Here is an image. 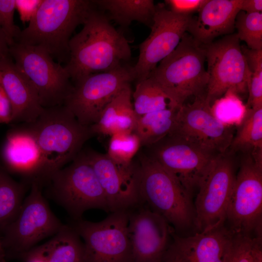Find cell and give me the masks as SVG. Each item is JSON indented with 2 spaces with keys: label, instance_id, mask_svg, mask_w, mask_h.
I'll return each instance as SVG.
<instances>
[{
  "label": "cell",
  "instance_id": "6da1fadb",
  "mask_svg": "<svg viewBox=\"0 0 262 262\" xmlns=\"http://www.w3.org/2000/svg\"><path fill=\"white\" fill-rule=\"evenodd\" d=\"M82 25L70 40L69 58L64 66L72 82L112 70L130 59L128 40L95 4Z\"/></svg>",
  "mask_w": 262,
  "mask_h": 262
},
{
  "label": "cell",
  "instance_id": "7a4b0ae2",
  "mask_svg": "<svg viewBox=\"0 0 262 262\" xmlns=\"http://www.w3.org/2000/svg\"><path fill=\"white\" fill-rule=\"evenodd\" d=\"M32 132L41 154L44 186L52 174L72 162L94 133L65 105L44 108L33 122Z\"/></svg>",
  "mask_w": 262,
  "mask_h": 262
},
{
  "label": "cell",
  "instance_id": "3957f363",
  "mask_svg": "<svg viewBox=\"0 0 262 262\" xmlns=\"http://www.w3.org/2000/svg\"><path fill=\"white\" fill-rule=\"evenodd\" d=\"M95 7L93 0H43L37 13L16 42L39 47L57 62L67 63L69 41Z\"/></svg>",
  "mask_w": 262,
  "mask_h": 262
},
{
  "label": "cell",
  "instance_id": "277c9868",
  "mask_svg": "<svg viewBox=\"0 0 262 262\" xmlns=\"http://www.w3.org/2000/svg\"><path fill=\"white\" fill-rule=\"evenodd\" d=\"M204 47L186 32L175 49L161 61L150 78L179 108L187 98L205 94L208 75Z\"/></svg>",
  "mask_w": 262,
  "mask_h": 262
},
{
  "label": "cell",
  "instance_id": "5b68a950",
  "mask_svg": "<svg viewBox=\"0 0 262 262\" xmlns=\"http://www.w3.org/2000/svg\"><path fill=\"white\" fill-rule=\"evenodd\" d=\"M138 187L142 203L164 217L173 229L194 224L191 196L152 156L142 155L137 163Z\"/></svg>",
  "mask_w": 262,
  "mask_h": 262
},
{
  "label": "cell",
  "instance_id": "8992f818",
  "mask_svg": "<svg viewBox=\"0 0 262 262\" xmlns=\"http://www.w3.org/2000/svg\"><path fill=\"white\" fill-rule=\"evenodd\" d=\"M46 185L51 196L74 221L90 209L110 212L105 193L84 152L54 173Z\"/></svg>",
  "mask_w": 262,
  "mask_h": 262
},
{
  "label": "cell",
  "instance_id": "52a82bcc",
  "mask_svg": "<svg viewBox=\"0 0 262 262\" xmlns=\"http://www.w3.org/2000/svg\"><path fill=\"white\" fill-rule=\"evenodd\" d=\"M16 218L0 239L4 257L22 256L43 239L54 236L64 226L51 212L43 195L42 187L33 183Z\"/></svg>",
  "mask_w": 262,
  "mask_h": 262
},
{
  "label": "cell",
  "instance_id": "ba28073f",
  "mask_svg": "<svg viewBox=\"0 0 262 262\" xmlns=\"http://www.w3.org/2000/svg\"><path fill=\"white\" fill-rule=\"evenodd\" d=\"M207 62L206 101L211 106L228 92L238 95L247 91L251 72L236 33L203 45Z\"/></svg>",
  "mask_w": 262,
  "mask_h": 262
},
{
  "label": "cell",
  "instance_id": "9c48e42d",
  "mask_svg": "<svg viewBox=\"0 0 262 262\" xmlns=\"http://www.w3.org/2000/svg\"><path fill=\"white\" fill-rule=\"evenodd\" d=\"M9 53L34 87L44 108L64 105L73 88L65 66L44 49L19 42L9 47Z\"/></svg>",
  "mask_w": 262,
  "mask_h": 262
},
{
  "label": "cell",
  "instance_id": "30bf717a",
  "mask_svg": "<svg viewBox=\"0 0 262 262\" xmlns=\"http://www.w3.org/2000/svg\"><path fill=\"white\" fill-rule=\"evenodd\" d=\"M128 211L111 212L97 222L81 219L70 225L83 244L82 262H132Z\"/></svg>",
  "mask_w": 262,
  "mask_h": 262
},
{
  "label": "cell",
  "instance_id": "8fae6325",
  "mask_svg": "<svg viewBox=\"0 0 262 262\" xmlns=\"http://www.w3.org/2000/svg\"><path fill=\"white\" fill-rule=\"evenodd\" d=\"M133 80L131 67L123 65L90 74L74 82L64 105L82 124L91 126L113 98Z\"/></svg>",
  "mask_w": 262,
  "mask_h": 262
},
{
  "label": "cell",
  "instance_id": "7c38bea8",
  "mask_svg": "<svg viewBox=\"0 0 262 262\" xmlns=\"http://www.w3.org/2000/svg\"><path fill=\"white\" fill-rule=\"evenodd\" d=\"M168 136L219 154L229 149L234 136L232 127L223 125L213 115L204 94L178 109Z\"/></svg>",
  "mask_w": 262,
  "mask_h": 262
},
{
  "label": "cell",
  "instance_id": "4fadbf2b",
  "mask_svg": "<svg viewBox=\"0 0 262 262\" xmlns=\"http://www.w3.org/2000/svg\"><path fill=\"white\" fill-rule=\"evenodd\" d=\"M262 163L249 154L242 160L229 202L226 220L235 233L262 235Z\"/></svg>",
  "mask_w": 262,
  "mask_h": 262
},
{
  "label": "cell",
  "instance_id": "5bb4252c",
  "mask_svg": "<svg viewBox=\"0 0 262 262\" xmlns=\"http://www.w3.org/2000/svg\"><path fill=\"white\" fill-rule=\"evenodd\" d=\"M235 176L231 156L218 154L198 189L193 224L197 232L224 225Z\"/></svg>",
  "mask_w": 262,
  "mask_h": 262
},
{
  "label": "cell",
  "instance_id": "9a60e30c",
  "mask_svg": "<svg viewBox=\"0 0 262 262\" xmlns=\"http://www.w3.org/2000/svg\"><path fill=\"white\" fill-rule=\"evenodd\" d=\"M193 16L173 13L164 3L156 5L151 32L139 45V55L131 67L134 80L139 82L147 78L158 64L177 47Z\"/></svg>",
  "mask_w": 262,
  "mask_h": 262
},
{
  "label": "cell",
  "instance_id": "2e32d148",
  "mask_svg": "<svg viewBox=\"0 0 262 262\" xmlns=\"http://www.w3.org/2000/svg\"><path fill=\"white\" fill-rule=\"evenodd\" d=\"M153 156L191 196L211 170L216 157L194 145L169 137Z\"/></svg>",
  "mask_w": 262,
  "mask_h": 262
},
{
  "label": "cell",
  "instance_id": "e0dca14e",
  "mask_svg": "<svg viewBox=\"0 0 262 262\" xmlns=\"http://www.w3.org/2000/svg\"><path fill=\"white\" fill-rule=\"evenodd\" d=\"M105 193L110 213L129 211L142 204L137 164H117L107 155L89 150L84 152Z\"/></svg>",
  "mask_w": 262,
  "mask_h": 262
},
{
  "label": "cell",
  "instance_id": "ac0fdd59",
  "mask_svg": "<svg viewBox=\"0 0 262 262\" xmlns=\"http://www.w3.org/2000/svg\"><path fill=\"white\" fill-rule=\"evenodd\" d=\"M128 231L132 262H163L173 228L144 204L128 211Z\"/></svg>",
  "mask_w": 262,
  "mask_h": 262
},
{
  "label": "cell",
  "instance_id": "d6986e66",
  "mask_svg": "<svg viewBox=\"0 0 262 262\" xmlns=\"http://www.w3.org/2000/svg\"><path fill=\"white\" fill-rule=\"evenodd\" d=\"M233 235L224 225L188 237L178 236L174 230L164 257L179 262H227Z\"/></svg>",
  "mask_w": 262,
  "mask_h": 262
},
{
  "label": "cell",
  "instance_id": "ffe728a7",
  "mask_svg": "<svg viewBox=\"0 0 262 262\" xmlns=\"http://www.w3.org/2000/svg\"><path fill=\"white\" fill-rule=\"evenodd\" d=\"M0 160L10 174L20 176L30 186H44L41 154L35 138L25 123L10 130L0 150Z\"/></svg>",
  "mask_w": 262,
  "mask_h": 262
},
{
  "label": "cell",
  "instance_id": "44dd1931",
  "mask_svg": "<svg viewBox=\"0 0 262 262\" xmlns=\"http://www.w3.org/2000/svg\"><path fill=\"white\" fill-rule=\"evenodd\" d=\"M0 80L11 103V123L34 122L44 108L34 87L10 54L0 59Z\"/></svg>",
  "mask_w": 262,
  "mask_h": 262
},
{
  "label": "cell",
  "instance_id": "7402d4cb",
  "mask_svg": "<svg viewBox=\"0 0 262 262\" xmlns=\"http://www.w3.org/2000/svg\"><path fill=\"white\" fill-rule=\"evenodd\" d=\"M242 2V0H208L198 16H192L187 32L203 45L219 36L232 33Z\"/></svg>",
  "mask_w": 262,
  "mask_h": 262
},
{
  "label": "cell",
  "instance_id": "603a6c76",
  "mask_svg": "<svg viewBox=\"0 0 262 262\" xmlns=\"http://www.w3.org/2000/svg\"><path fill=\"white\" fill-rule=\"evenodd\" d=\"M130 84L121 90L106 106L98 121L90 126L94 134L110 135L134 132L137 117L132 102Z\"/></svg>",
  "mask_w": 262,
  "mask_h": 262
},
{
  "label": "cell",
  "instance_id": "cb8c5ba5",
  "mask_svg": "<svg viewBox=\"0 0 262 262\" xmlns=\"http://www.w3.org/2000/svg\"><path fill=\"white\" fill-rule=\"evenodd\" d=\"M83 254L82 239L70 225H64L49 241L23 255L34 257L44 262H82Z\"/></svg>",
  "mask_w": 262,
  "mask_h": 262
},
{
  "label": "cell",
  "instance_id": "d4e9b609",
  "mask_svg": "<svg viewBox=\"0 0 262 262\" xmlns=\"http://www.w3.org/2000/svg\"><path fill=\"white\" fill-rule=\"evenodd\" d=\"M97 7L108 12L110 19L123 27L134 21L151 27L156 5L152 0H96Z\"/></svg>",
  "mask_w": 262,
  "mask_h": 262
},
{
  "label": "cell",
  "instance_id": "484cf974",
  "mask_svg": "<svg viewBox=\"0 0 262 262\" xmlns=\"http://www.w3.org/2000/svg\"><path fill=\"white\" fill-rule=\"evenodd\" d=\"M229 149L230 153L240 151L255 159L262 158V107L246 108Z\"/></svg>",
  "mask_w": 262,
  "mask_h": 262
},
{
  "label": "cell",
  "instance_id": "4316f807",
  "mask_svg": "<svg viewBox=\"0 0 262 262\" xmlns=\"http://www.w3.org/2000/svg\"><path fill=\"white\" fill-rule=\"evenodd\" d=\"M29 186L14 180L0 160V233L2 234L16 218Z\"/></svg>",
  "mask_w": 262,
  "mask_h": 262
},
{
  "label": "cell",
  "instance_id": "83f0119b",
  "mask_svg": "<svg viewBox=\"0 0 262 262\" xmlns=\"http://www.w3.org/2000/svg\"><path fill=\"white\" fill-rule=\"evenodd\" d=\"M178 109L169 108L137 118L134 132L138 136L141 146L154 145L168 136L174 125Z\"/></svg>",
  "mask_w": 262,
  "mask_h": 262
},
{
  "label": "cell",
  "instance_id": "f1b7e54d",
  "mask_svg": "<svg viewBox=\"0 0 262 262\" xmlns=\"http://www.w3.org/2000/svg\"><path fill=\"white\" fill-rule=\"evenodd\" d=\"M132 98L137 118L149 113L176 108L168 96L150 78L137 82Z\"/></svg>",
  "mask_w": 262,
  "mask_h": 262
},
{
  "label": "cell",
  "instance_id": "f546056e",
  "mask_svg": "<svg viewBox=\"0 0 262 262\" xmlns=\"http://www.w3.org/2000/svg\"><path fill=\"white\" fill-rule=\"evenodd\" d=\"M211 112L215 118L223 125L238 127L243 121L246 111L237 95L228 92L216 100L211 106Z\"/></svg>",
  "mask_w": 262,
  "mask_h": 262
},
{
  "label": "cell",
  "instance_id": "4dcf8cb0",
  "mask_svg": "<svg viewBox=\"0 0 262 262\" xmlns=\"http://www.w3.org/2000/svg\"><path fill=\"white\" fill-rule=\"evenodd\" d=\"M141 146L134 132H118L111 136L107 156L118 164L130 166Z\"/></svg>",
  "mask_w": 262,
  "mask_h": 262
},
{
  "label": "cell",
  "instance_id": "1f68e13d",
  "mask_svg": "<svg viewBox=\"0 0 262 262\" xmlns=\"http://www.w3.org/2000/svg\"><path fill=\"white\" fill-rule=\"evenodd\" d=\"M235 27L240 40L246 43L252 49H262V14L246 13L240 11L237 14Z\"/></svg>",
  "mask_w": 262,
  "mask_h": 262
},
{
  "label": "cell",
  "instance_id": "d6a6232c",
  "mask_svg": "<svg viewBox=\"0 0 262 262\" xmlns=\"http://www.w3.org/2000/svg\"><path fill=\"white\" fill-rule=\"evenodd\" d=\"M15 0H0V28L10 47L18 39L21 30L14 22Z\"/></svg>",
  "mask_w": 262,
  "mask_h": 262
},
{
  "label": "cell",
  "instance_id": "836d02e7",
  "mask_svg": "<svg viewBox=\"0 0 262 262\" xmlns=\"http://www.w3.org/2000/svg\"><path fill=\"white\" fill-rule=\"evenodd\" d=\"M255 237L242 233H235L227 262H253Z\"/></svg>",
  "mask_w": 262,
  "mask_h": 262
},
{
  "label": "cell",
  "instance_id": "e575fe53",
  "mask_svg": "<svg viewBox=\"0 0 262 262\" xmlns=\"http://www.w3.org/2000/svg\"><path fill=\"white\" fill-rule=\"evenodd\" d=\"M247 91L249 95L246 108L262 107V68L251 72Z\"/></svg>",
  "mask_w": 262,
  "mask_h": 262
},
{
  "label": "cell",
  "instance_id": "d590c367",
  "mask_svg": "<svg viewBox=\"0 0 262 262\" xmlns=\"http://www.w3.org/2000/svg\"><path fill=\"white\" fill-rule=\"evenodd\" d=\"M208 0H165L164 5L170 11L181 16H193L198 12Z\"/></svg>",
  "mask_w": 262,
  "mask_h": 262
},
{
  "label": "cell",
  "instance_id": "8d00e7d4",
  "mask_svg": "<svg viewBox=\"0 0 262 262\" xmlns=\"http://www.w3.org/2000/svg\"><path fill=\"white\" fill-rule=\"evenodd\" d=\"M43 0H15L16 10L23 23L30 22L37 13Z\"/></svg>",
  "mask_w": 262,
  "mask_h": 262
},
{
  "label": "cell",
  "instance_id": "74e56055",
  "mask_svg": "<svg viewBox=\"0 0 262 262\" xmlns=\"http://www.w3.org/2000/svg\"><path fill=\"white\" fill-rule=\"evenodd\" d=\"M12 115L10 100L0 80V123H11Z\"/></svg>",
  "mask_w": 262,
  "mask_h": 262
},
{
  "label": "cell",
  "instance_id": "f35d334b",
  "mask_svg": "<svg viewBox=\"0 0 262 262\" xmlns=\"http://www.w3.org/2000/svg\"><path fill=\"white\" fill-rule=\"evenodd\" d=\"M241 11L246 13H262V0H242Z\"/></svg>",
  "mask_w": 262,
  "mask_h": 262
},
{
  "label": "cell",
  "instance_id": "ab89813d",
  "mask_svg": "<svg viewBox=\"0 0 262 262\" xmlns=\"http://www.w3.org/2000/svg\"><path fill=\"white\" fill-rule=\"evenodd\" d=\"M253 262H262V236L255 237L253 249Z\"/></svg>",
  "mask_w": 262,
  "mask_h": 262
},
{
  "label": "cell",
  "instance_id": "60d3db41",
  "mask_svg": "<svg viewBox=\"0 0 262 262\" xmlns=\"http://www.w3.org/2000/svg\"><path fill=\"white\" fill-rule=\"evenodd\" d=\"M9 54V46L7 40L0 28V59Z\"/></svg>",
  "mask_w": 262,
  "mask_h": 262
},
{
  "label": "cell",
  "instance_id": "b9f144b4",
  "mask_svg": "<svg viewBox=\"0 0 262 262\" xmlns=\"http://www.w3.org/2000/svg\"><path fill=\"white\" fill-rule=\"evenodd\" d=\"M27 261V262H44L40 259L28 255H23Z\"/></svg>",
  "mask_w": 262,
  "mask_h": 262
},
{
  "label": "cell",
  "instance_id": "7bdbcfd3",
  "mask_svg": "<svg viewBox=\"0 0 262 262\" xmlns=\"http://www.w3.org/2000/svg\"><path fill=\"white\" fill-rule=\"evenodd\" d=\"M3 260H4V251H3L1 240L0 239V261L1 262H2Z\"/></svg>",
  "mask_w": 262,
  "mask_h": 262
},
{
  "label": "cell",
  "instance_id": "ee69618b",
  "mask_svg": "<svg viewBox=\"0 0 262 262\" xmlns=\"http://www.w3.org/2000/svg\"><path fill=\"white\" fill-rule=\"evenodd\" d=\"M163 262H179L177 260L168 257H164Z\"/></svg>",
  "mask_w": 262,
  "mask_h": 262
}]
</instances>
